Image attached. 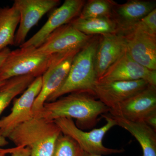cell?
<instances>
[{
	"mask_svg": "<svg viewBox=\"0 0 156 156\" xmlns=\"http://www.w3.org/2000/svg\"><path fill=\"white\" fill-rule=\"evenodd\" d=\"M156 7V1L151 0H129L122 4L116 3L113 8L111 17L119 31L133 26Z\"/></svg>",
	"mask_w": 156,
	"mask_h": 156,
	"instance_id": "2e32d148",
	"label": "cell"
},
{
	"mask_svg": "<svg viewBox=\"0 0 156 156\" xmlns=\"http://www.w3.org/2000/svg\"><path fill=\"white\" fill-rule=\"evenodd\" d=\"M7 154H9L7 149H0V156H5Z\"/></svg>",
	"mask_w": 156,
	"mask_h": 156,
	"instance_id": "83f0119b",
	"label": "cell"
},
{
	"mask_svg": "<svg viewBox=\"0 0 156 156\" xmlns=\"http://www.w3.org/2000/svg\"><path fill=\"white\" fill-rule=\"evenodd\" d=\"M11 50L9 48H6L0 51V68L5 60Z\"/></svg>",
	"mask_w": 156,
	"mask_h": 156,
	"instance_id": "484cf974",
	"label": "cell"
},
{
	"mask_svg": "<svg viewBox=\"0 0 156 156\" xmlns=\"http://www.w3.org/2000/svg\"><path fill=\"white\" fill-rule=\"evenodd\" d=\"M135 24L147 32L156 36V9Z\"/></svg>",
	"mask_w": 156,
	"mask_h": 156,
	"instance_id": "603a6c76",
	"label": "cell"
},
{
	"mask_svg": "<svg viewBox=\"0 0 156 156\" xmlns=\"http://www.w3.org/2000/svg\"><path fill=\"white\" fill-rule=\"evenodd\" d=\"M70 23L78 30L90 36L118 33L119 29L111 17L81 19L76 17Z\"/></svg>",
	"mask_w": 156,
	"mask_h": 156,
	"instance_id": "ac0fdd59",
	"label": "cell"
},
{
	"mask_svg": "<svg viewBox=\"0 0 156 156\" xmlns=\"http://www.w3.org/2000/svg\"><path fill=\"white\" fill-rule=\"evenodd\" d=\"M69 52L45 55L38 53L36 48L32 47L11 50L0 68V80L24 76L35 78L41 76L56 60Z\"/></svg>",
	"mask_w": 156,
	"mask_h": 156,
	"instance_id": "277c9868",
	"label": "cell"
},
{
	"mask_svg": "<svg viewBox=\"0 0 156 156\" xmlns=\"http://www.w3.org/2000/svg\"><path fill=\"white\" fill-rule=\"evenodd\" d=\"M101 115L106 120L105 125L90 131H85L78 128L72 119L59 118L54 122L62 134L71 137L86 153L99 156L122 153L125 151L123 149L109 148L104 146L102 142L105 135L112 128L117 126V123L110 115L105 114Z\"/></svg>",
	"mask_w": 156,
	"mask_h": 156,
	"instance_id": "5b68a950",
	"label": "cell"
},
{
	"mask_svg": "<svg viewBox=\"0 0 156 156\" xmlns=\"http://www.w3.org/2000/svg\"><path fill=\"white\" fill-rule=\"evenodd\" d=\"M42 85L41 76L36 78L22 95L14 100L11 112L0 119V134L7 138L16 127L34 117L33 107Z\"/></svg>",
	"mask_w": 156,
	"mask_h": 156,
	"instance_id": "52a82bcc",
	"label": "cell"
},
{
	"mask_svg": "<svg viewBox=\"0 0 156 156\" xmlns=\"http://www.w3.org/2000/svg\"><path fill=\"white\" fill-rule=\"evenodd\" d=\"M149 85L144 80L97 82L93 93L97 99L110 109L142 91Z\"/></svg>",
	"mask_w": 156,
	"mask_h": 156,
	"instance_id": "5bb4252c",
	"label": "cell"
},
{
	"mask_svg": "<svg viewBox=\"0 0 156 156\" xmlns=\"http://www.w3.org/2000/svg\"><path fill=\"white\" fill-rule=\"evenodd\" d=\"M80 50L66 54L54 62L41 76L42 88L34 102V116L41 109L48 98L61 86L68 74L74 57Z\"/></svg>",
	"mask_w": 156,
	"mask_h": 156,
	"instance_id": "4fadbf2b",
	"label": "cell"
},
{
	"mask_svg": "<svg viewBox=\"0 0 156 156\" xmlns=\"http://www.w3.org/2000/svg\"><path fill=\"white\" fill-rule=\"evenodd\" d=\"M112 117L117 126L124 128L136 138L142 148V156H156V131L143 122H132Z\"/></svg>",
	"mask_w": 156,
	"mask_h": 156,
	"instance_id": "e0dca14e",
	"label": "cell"
},
{
	"mask_svg": "<svg viewBox=\"0 0 156 156\" xmlns=\"http://www.w3.org/2000/svg\"><path fill=\"white\" fill-rule=\"evenodd\" d=\"M84 156H101L99 155H91L89 154L86 153L85 152V154H84Z\"/></svg>",
	"mask_w": 156,
	"mask_h": 156,
	"instance_id": "f546056e",
	"label": "cell"
},
{
	"mask_svg": "<svg viewBox=\"0 0 156 156\" xmlns=\"http://www.w3.org/2000/svg\"><path fill=\"white\" fill-rule=\"evenodd\" d=\"M85 152L71 137L62 134L56 141L53 156H84Z\"/></svg>",
	"mask_w": 156,
	"mask_h": 156,
	"instance_id": "7402d4cb",
	"label": "cell"
},
{
	"mask_svg": "<svg viewBox=\"0 0 156 156\" xmlns=\"http://www.w3.org/2000/svg\"><path fill=\"white\" fill-rule=\"evenodd\" d=\"M59 0H15L14 4L20 13L19 26L15 33L14 45L20 46L25 42L29 32L45 14L56 9Z\"/></svg>",
	"mask_w": 156,
	"mask_h": 156,
	"instance_id": "30bf717a",
	"label": "cell"
},
{
	"mask_svg": "<svg viewBox=\"0 0 156 156\" xmlns=\"http://www.w3.org/2000/svg\"><path fill=\"white\" fill-rule=\"evenodd\" d=\"M6 81H7V80H6V81L0 80V88H1V87H2L3 85H4V84L5 83Z\"/></svg>",
	"mask_w": 156,
	"mask_h": 156,
	"instance_id": "f1b7e54d",
	"label": "cell"
},
{
	"mask_svg": "<svg viewBox=\"0 0 156 156\" xmlns=\"http://www.w3.org/2000/svg\"><path fill=\"white\" fill-rule=\"evenodd\" d=\"M35 79L31 76L9 79L0 88V116L12 100L23 93Z\"/></svg>",
	"mask_w": 156,
	"mask_h": 156,
	"instance_id": "ffe728a7",
	"label": "cell"
},
{
	"mask_svg": "<svg viewBox=\"0 0 156 156\" xmlns=\"http://www.w3.org/2000/svg\"><path fill=\"white\" fill-rule=\"evenodd\" d=\"M116 3L112 0H89L86 2L78 17L81 19L111 17Z\"/></svg>",
	"mask_w": 156,
	"mask_h": 156,
	"instance_id": "44dd1931",
	"label": "cell"
},
{
	"mask_svg": "<svg viewBox=\"0 0 156 156\" xmlns=\"http://www.w3.org/2000/svg\"><path fill=\"white\" fill-rule=\"evenodd\" d=\"M143 122L156 131V111L147 116Z\"/></svg>",
	"mask_w": 156,
	"mask_h": 156,
	"instance_id": "d4e9b609",
	"label": "cell"
},
{
	"mask_svg": "<svg viewBox=\"0 0 156 156\" xmlns=\"http://www.w3.org/2000/svg\"><path fill=\"white\" fill-rule=\"evenodd\" d=\"M118 33L125 39L126 50L131 58L147 68L156 71V36L136 24Z\"/></svg>",
	"mask_w": 156,
	"mask_h": 156,
	"instance_id": "8992f818",
	"label": "cell"
},
{
	"mask_svg": "<svg viewBox=\"0 0 156 156\" xmlns=\"http://www.w3.org/2000/svg\"><path fill=\"white\" fill-rule=\"evenodd\" d=\"M8 151L10 156H31L30 151L27 147H15L8 149Z\"/></svg>",
	"mask_w": 156,
	"mask_h": 156,
	"instance_id": "cb8c5ba5",
	"label": "cell"
},
{
	"mask_svg": "<svg viewBox=\"0 0 156 156\" xmlns=\"http://www.w3.org/2000/svg\"><path fill=\"white\" fill-rule=\"evenodd\" d=\"M99 41V36H93L76 53L64 82L46 102L54 101L73 92H87L94 95L93 91L97 82L95 58Z\"/></svg>",
	"mask_w": 156,
	"mask_h": 156,
	"instance_id": "7a4b0ae2",
	"label": "cell"
},
{
	"mask_svg": "<svg viewBox=\"0 0 156 156\" xmlns=\"http://www.w3.org/2000/svg\"><path fill=\"white\" fill-rule=\"evenodd\" d=\"M92 37L82 33L69 23L50 34L36 51L41 54L53 55L80 50Z\"/></svg>",
	"mask_w": 156,
	"mask_h": 156,
	"instance_id": "8fae6325",
	"label": "cell"
},
{
	"mask_svg": "<svg viewBox=\"0 0 156 156\" xmlns=\"http://www.w3.org/2000/svg\"><path fill=\"white\" fill-rule=\"evenodd\" d=\"M8 144H9V142L7 141L6 137L0 134V149L5 146L8 145Z\"/></svg>",
	"mask_w": 156,
	"mask_h": 156,
	"instance_id": "4316f807",
	"label": "cell"
},
{
	"mask_svg": "<svg viewBox=\"0 0 156 156\" xmlns=\"http://www.w3.org/2000/svg\"><path fill=\"white\" fill-rule=\"evenodd\" d=\"M86 2L84 0H66L51 13L47 22L38 31L25 41L20 48H39L54 30L79 17Z\"/></svg>",
	"mask_w": 156,
	"mask_h": 156,
	"instance_id": "ba28073f",
	"label": "cell"
},
{
	"mask_svg": "<svg viewBox=\"0 0 156 156\" xmlns=\"http://www.w3.org/2000/svg\"><path fill=\"white\" fill-rule=\"evenodd\" d=\"M126 50V41L121 34L118 33L99 36L95 58L97 80L104 74Z\"/></svg>",
	"mask_w": 156,
	"mask_h": 156,
	"instance_id": "9a60e30c",
	"label": "cell"
},
{
	"mask_svg": "<svg viewBox=\"0 0 156 156\" xmlns=\"http://www.w3.org/2000/svg\"><path fill=\"white\" fill-rule=\"evenodd\" d=\"M90 93L73 92L46 102L34 116L54 121L59 118L75 119L81 129L96 126L98 117L108 112L109 108Z\"/></svg>",
	"mask_w": 156,
	"mask_h": 156,
	"instance_id": "6da1fadb",
	"label": "cell"
},
{
	"mask_svg": "<svg viewBox=\"0 0 156 156\" xmlns=\"http://www.w3.org/2000/svg\"><path fill=\"white\" fill-rule=\"evenodd\" d=\"M144 80L156 86V71L147 68L134 61L126 50L97 82L132 81Z\"/></svg>",
	"mask_w": 156,
	"mask_h": 156,
	"instance_id": "7c38bea8",
	"label": "cell"
},
{
	"mask_svg": "<svg viewBox=\"0 0 156 156\" xmlns=\"http://www.w3.org/2000/svg\"><path fill=\"white\" fill-rule=\"evenodd\" d=\"M62 134L54 121L34 116L16 127L7 138L16 147L29 149L31 156H53Z\"/></svg>",
	"mask_w": 156,
	"mask_h": 156,
	"instance_id": "3957f363",
	"label": "cell"
},
{
	"mask_svg": "<svg viewBox=\"0 0 156 156\" xmlns=\"http://www.w3.org/2000/svg\"><path fill=\"white\" fill-rule=\"evenodd\" d=\"M156 111V86L147 88L125 101L109 109L112 116L132 122H143L149 114Z\"/></svg>",
	"mask_w": 156,
	"mask_h": 156,
	"instance_id": "9c48e42d",
	"label": "cell"
},
{
	"mask_svg": "<svg viewBox=\"0 0 156 156\" xmlns=\"http://www.w3.org/2000/svg\"><path fill=\"white\" fill-rule=\"evenodd\" d=\"M20 20L19 11L14 5L0 8V51L9 45H14L15 31Z\"/></svg>",
	"mask_w": 156,
	"mask_h": 156,
	"instance_id": "d6986e66",
	"label": "cell"
}]
</instances>
